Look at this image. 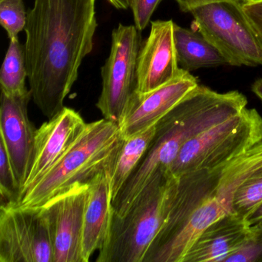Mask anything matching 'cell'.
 <instances>
[{
	"label": "cell",
	"mask_w": 262,
	"mask_h": 262,
	"mask_svg": "<svg viewBox=\"0 0 262 262\" xmlns=\"http://www.w3.org/2000/svg\"><path fill=\"white\" fill-rule=\"evenodd\" d=\"M96 0H35L28 10L24 44L32 99L54 117L93 52L98 27Z\"/></svg>",
	"instance_id": "cell-1"
},
{
	"label": "cell",
	"mask_w": 262,
	"mask_h": 262,
	"mask_svg": "<svg viewBox=\"0 0 262 262\" xmlns=\"http://www.w3.org/2000/svg\"><path fill=\"white\" fill-rule=\"evenodd\" d=\"M123 142L118 122L103 118L87 123L73 146L16 205L40 208L71 187L89 183L99 173L111 171Z\"/></svg>",
	"instance_id": "cell-2"
},
{
	"label": "cell",
	"mask_w": 262,
	"mask_h": 262,
	"mask_svg": "<svg viewBox=\"0 0 262 262\" xmlns=\"http://www.w3.org/2000/svg\"><path fill=\"white\" fill-rule=\"evenodd\" d=\"M174 178L159 172L123 215L113 213L97 262H143L166 222Z\"/></svg>",
	"instance_id": "cell-3"
},
{
	"label": "cell",
	"mask_w": 262,
	"mask_h": 262,
	"mask_svg": "<svg viewBox=\"0 0 262 262\" xmlns=\"http://www.w3.org/2000/svg\"><path fill=\"white\" fill-rule=\"evenodd\" d=\"M261 141V116L255 108L246 107L188 141L166 173L177 179L192 171L223 166Z\"/></svg>",
	"instance_id": "cell-4"
},
{
	"label": "cell",
	"mask_w": 262,
	"mask_h": 262,
	"mask_svg": "<svg viewBox=\"0 0 262 262\" xmlns=\"http://www.w3.org/2000/svg\"><path fill=\"white\" fill-rule=\"evenodd\" d=\"M191 30L208 39L234 67L262 65V42L243 7L234 3L215 2L191 10Z\"/></svg>",
	"instance_id": "cell-5"
},
{
	"label": "cell",
	"mask_w": 262,
	"mask_h": 262,
	"mask_svg": "<svg viewBox=\"0 0 262 262\" xmlns=\"http://www.w3.org/2000/svg\"><path fill=\"white\" fill-rule=\"evenodd\" d=\"M140 33L135 25L119 24L112 33L110 55L101 70L102 92L96 106L103 118L118 123L137 91Z\"/></svg>",
	"instance_id": "cell-6"
},
{
	"label": "cell",
	"mask_w": 262,
	"mask_h": 262,
	"mask_svg": "<svg viewBox=\"0 0 262 262\" xmlns=\"http://www.w3.org/2000/svg\"><path fill=\"white\" fill-rule=\"evenodd\" d=\"M0 262H54L41 208H0Z\"/></svg>",
	"instance_id": "cell-7"
},
{
	"label": "cell",
	"mask_w": 262,
	"mask_h": 262,
	"mask_svg": "<svg viewBox=\"0 0 262 262\" xmlns=\"http://www.w3.org/2000/svg\"><path fill=\"white\" fill-rule=\"evenodd\" d=\"M89 183L77 184L42 207L54 262H84L82 229Z\"/></svg>",
	"instance_id": "cell-8"
},
{
	"label": "cell",
	"mask_w": 262,
	"mask_h": 262,
	"mask_svg": "<svg viewBox=\"0 0 262 262\" xmlns=\"http://www.w3.org/2000/svg\"><path fill=\"white\" fill-rule=\"evenodd\" d=\"M86 125L79 113L64 107L36 129L31 166L19 200L62 159L85 131Z\"/></svg>",
	"instance_id": "cell-9"
},
{
	"label": "cell",
	"mask_w": 262,
	"mask_h": 262,
	"mask_svg": "<svg viewBox=\"0 0 262 262\" xmlns=\"http://www.w3.org/2000/svg\"><path fill=\"white\" fill-rule=\"evenodd\" d=\"M199 85L197 78L180 68L167 83L146 93L136 91L119 122L124 139L156 125Z\"/></svg>",
	"instance_id": "cell-10"
},
{
	"label": "cell",
	"mask_w": 262,
	"mask_h": 262,
	"mask_svg": "<svg viewBox=\"0 0 262 262\" xmlns=\"http://www.w3.org/2000/svg\"><path fill=\"white\" fill-rule=\"evenodd\" d=\"M31 99L30 90L19 96L1 92L0 139L8 151L21 191L30 172L36 133L28 116Z\"/></svg>",
	"instance_id": "cell-11"
},
{
	"label": "cell",
	"mask_w": 262,
	"mask_h": 262,
	"mask_svg": "<svg viewBox=\"0 0 262 262\" xmlns=\"http://www.w3.org/2000/svg\"><path fill=\"white\" fill-rule=\"evenodd\" d=\"M172 20L151 21L149 36L142 44L137 65V92L146 93L176 77L179 68Z\"/></svg>",
	"instance_id": "cell-12"
},
{
	"label": "cell",
	"mask_w": 262,
	"mask_h": 262,
	"mask_svg": "<svg viewBox=\"0 0 262 262\" xmlns=\"http://www.w3.org/2000/svg\"><path fill=\"white\" fill-rule=\"evenodd\" d=\"M229 211L215 198H211L174 229L155 239L143 262H182L202 233Z\"/></svg>",
	"instance_id": "cell-13"
},
{
	"label": "cell",
	"mask_w": 262,
	"mask_h": 262,
	"mask_svg": "<svg viewBox=\"0 0 262 262\" xmlns=\"http://www.w3.org/2000/svg\"><path fill=\"white\" fill-rule=\"evenodd\" d=\"M110 171L99 173L89 182V194L84 212L82 257L90 260L106 242L113 220Z\"/></svg>",
	"instance_id": "cell-14"
},
{
	"label": "cell",
	"mask_w": 262,
	"mask_h": 262,
	"mask_svg": "<svg viewBox=\"0 0 262 262\" xmlns=\"http://www.w3.org/2000/svg\"><path fill=\"white\" fill-rule=\"evenodd\" d=\"M249 230L245 219L228 213L202 233L182 262H224L242 245Z\"/></svg>",
	"instance_id": "cell-15"
},
{
	"label": "cell",
	"mask_w": 262,
	"mask_h": 262,
	"mask_svg": "<svg viewBox=\"0 0 262 262\" xmlns=\"http://www.w3.org/2000/svg\"><path fill=\"white\" fill-rule=\"evenodd\" d=\"M174 42L178 63L185 71L229 65L222 52L197 31L174 24Z\"/></svg>",
	"instance_id": "cell-16"
},
{
	"label": "cell",
	"mask_w": 262,
	"mask_h": 262,
	"mask_svg": "<svg viewBox=\"0 0 262 262\" xmlns=\"http://www.w3.org/2000/svg\"><path fill=\"white\" fill-rule=\"evenodd\" d=\"M262 168V141L238 157L214 168L217 185L213 198L217 199L230 213V207L237 188Z\"/></svg>",
	"instance_id": "cell-17"
},
{
	"label": "cell",
	"mask_w": 262,
	"mask_h": 262,
	"mask_svg": "<svg viewBox=\"0 0 262 262\" xmlns=\"http://www.w3.org/2000/svg\"><path fill=\"white\" fill-rule=\"evenodd\" d=\"M156 131V125H155L124 139L122 148L110 171L113 203L146 154Z\"/></svg>",
	"instance_id": "cell-18"
},
{
	"label": "cell",
	"mask_w": 262,
	"mask_h": 262,
	"mask_svg": "<svg viewBox=\"0 0 262 262\" xmlns=\"http://www.w3.org/2000/svg\"><path fill=\"white\" fill-rule=\"evenodd\" d=\"M28 71L26 64L24 47L19 38L10 39V45L6 53L0 71L1 92L10 96H19L28 93L26 82Z\"/></svg>",
	"instance_id": "cell-19"
},
{
	"label": "cell",
	"mask_w": 262,
	"mask_h": 262,
	"mask_svg": "<svg viewBox=\"0 0 262 262\" xmlns=\"http://www.w3.org/2000/svg\"><path fill=\"white\" fill-rule=\"evenodd\" d=\"M262 202V168L244 182L234 193L230 213L245 217Z\"/></svg>",
	"instance_id": "cell-20"
},
{
	"label": "cell",
	"mask_w": 262,
	"mask_h": 262,
	"mask_svg": "<svg viewBox=\"0 0 262 262\" xmlns=\"http://www.w3.org/2000/svg\"><path fill=\"white\" fill-rule=\"evenodd\" d=\"M0 193L1 205H16L20 197V187L4 142L0 139Z\"/></svg>",
	"instance_id": "cell-21"
},
{
	"label": "cell",
	"mask_w": 262,
	"mask_h": 262,
	"mask_svg": "<svg viewBox=\"0 0 262 262\" xmlns=\"http://www.w3.org/2000/svg\"><path fill=\"white\" fill-rule=\"evenodd\" d=\"M27 16L24 0H0V24L9 39L19 38V33L25 30Z\"/></svg>",
	"instance_id": "cell-22"
},
{
	"label": "cell",
	"mask_w": 262,
	"mask_h": 262,
	"mask_svg": "<svg viewBox=\"0 0 262 262\" xmlns=\"http://www.w3.org/2000/svg\"><path fill=\"white\" fill-rule=\"evenodd\" d=\"M224 262H262V222L250 226L242 245Z\"/></svg>",
	"instance_id": "cell-23"
},
{
	"label": "cell",
	"mask_w": 262,
	"mask_h": 262,
	"mask_svg": "<svg viewBox=\"0 0 262 262\" xmlns=\"http://www.w3.org/2000/svg\"><path fill=\"white\" fill-rule=\"evenodd\" d=\"M162 0H133L132 11L134 18L135 26L138 30L143 31L149 24L150 19L156 8Z\"/></svg>",
	"instance_id": "cell-24"
},
{
	"label": "cell",
	"mask_w": 262,
	"mask_h": 262,
	"mask_svg": "<svg viewBox=\"0 0 262 262\" xmlns=\"http://www.w3.org/2000/svg\"><path fill=\"white\" fill-rule=\"evenodd\" d=\"M242 7L262 42V0H251Z\"/></svg>",
	"instance_id": "cell-25"
},
{
	"label": "cell",
	"mask_w": 262,
	"mask_h": 262,
	"mask_svg": "<svg viewBox=\"0 0 262 262\" xmlns=\"http://www.w3.org/2000/svg\"><path fill=\"white\" fill-rule=\"evenodd\" d=\"M179 5V8L184 13H188L191 12L193 9L199 6L205 5V4H211V3L215 2H226L234 3V4H238V5L243 7L245 4L249 2L251 0H174Z\"/></svg>",
	"instance_id": "cell-26"
},
{
	"label": "cell",
	"mask_w": 262,
	"mask_h": 262,
	"mask_svg": "<svg viewBox=\"0 0 262 262\" xmlns=\"http://www.w3.org/2000/svg\"><path fill=\"white\" fill-rule=\"evenodd\" d=\"M245 221L248 226L262 222V202L245 217Z\"/></svg>",
	"instance_id": "cell-27"
},
{
	"label": "cell",
	"mask_w": 262,
	"mask_h": 262,
	"mask_svg": "<svg viewBox=\"0 0 262 262\" xmlns=\"http://www.w3.org/2000/svg\"><path fill=\"white\" fill-rule=\"evenodd\" d=\"M117 10H128L130 8V0H107Z\"/></svg>",
	"instance_id": "cell-28"
},
{
	"label": "cell",
	"mask_w": 262,
	"mask_h": 262,
	"mask_svg": "<svg viewBox=\"0 0 262 262\" xmlns=\"http://www.w3.org/2000/svg\"><path fill=\"white\" fill-rule=\"evenodd\" d=\"M253 93L262 101V79H257L251 87Z\"/></svg>",
	"instance_id": "cell-29"
},
{
	"label": "cell",
	"mask_w": 262,
	"mask_h": 262,
	"mask_svg": "<svg viewBox=\"0 0 262 262\" xmlns=\"http://www.w3.org/2000/svg\"><path fill=\"white\" fill-rule=\"evenodd\" d=\"M132 1H133V0H130V6H131Z\"/></svg>",
	"instance_id": "cell-30"
}]
</instances>
